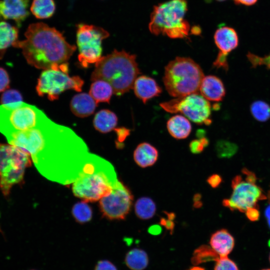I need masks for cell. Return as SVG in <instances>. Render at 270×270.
Masks as SVG:
<instances>
[{
	"label": "cell",
	"mask_w": 270,
	"mask_h": 270,
	"mask_svg": "<svg viewBox=\"0 0 270 270\" xmlns=\"http://www.w3.org/2000/svg\"><path fill=\"white\" fill-rule=\"evenodd\" d=\"M6 138L10 144L30 155L42 176L64 185L77 178L90 153L86 142L73 130L47 116L36 127Z\"/></svg>",
	"instance_id": "cell-1"
},
{
	"label": "cell",
	"mask_w": 270,
	"mask_h": 270,
	"mask_svg": "<svg viewBox=\"0 0 270 270\" xmlns=\"http://www.w3.org/2000/svg\"><path fill=\"white\" fill-rule=\"evenodd\" d=\"M26 39L18 40L14 46L20 48L27 62L39 69L68 72V60L76 50L56 29L43 22L30 24Z\"/></svg>",
	"instance_id": "cell-2"
},
{
	"label": "cell",
	"mask_w": 270,
	"mask_h": 270,
	"mask_svg": "<svg viewBox=\"0 0 270 270\" xmlns=\"http://www.w3.org/2000/svg\"><path fill=\"white\" fill-rule=\"evenodd\" d=\"M114 166L108 160L90 153L77 178L73 182L74 195L86 202H96L110 194L118 182Z\"/></svg>",
	"instance_id": "cell-3"
},
{
	"label": "cell",
	"mask_w": 270,
	"mask_h": 270,
	"mask_svg": "<svg viewBox=\"0 0 270 270\" xmlns=\"http://www.w3.org/2000/svg\"><path fill=\"white\" fill-rule=\"evenodd\" d=\"M140 73L136 55L114 50L96 63L90 80L107 82L112 86L114 94L120 96L133 88Z\"/></svg>",
	"instance_id": "cell-4"
},
{
	"label": "cell",
	"mask_w": 270,
	"mask_h": 270,
	"mask_svg": "<svg viewBox=\"0 0 270 270\" xmlns=\"http://www.w3.org/2000/svg\"><path fill=\"white\" fill-rule=\"evenodd\" d=\"M204 76L201 67L194 60L178 56L166 66L162 79L168 93L178 98L198 93Z\"/></svg>",
	"instance_id": "cell-5"
},
{
	"label": "cell",
	"mask_w": 270,
	"mask_h": 270,
	"mask_svg": "<svg viewBox=\"0 0 270 270\" xmlns=\"http://www.w3.org/2000/svg\"><path fill=\"white\" fill-rule=\"evenodd\" d=\"M186 10V0H170L155 6L150 15V32L172 38L186 37L190 28L184 19Z\"/></svg>",
	"instance_id": "cell-6"
},
{
	"label": "cell",
	"mask_w": 270,
	"mask_h": 270,
	"mask_svg": "<svg viewBox=\"0 0 270 270\" xmlns=\"http://www.w3.org/2000/svg\"><path fill=\"white\" fill-rule=\"evenodd\" d=\"M46 116L36 106L22 102L0 106V132L5 136L38 126Z\"/></svg>",
	"instance_id": "cell-7"
},
{
	"label": "cell",
	"mask_w": 270,
	"mask_h": 270,
	"mask_svg": "<svg viewBox=\"0 0 270 270\" xmlns=\"http://www.w3.org/2000/svg\"><path fill=\"white\" fill-rule=\"evenodd\" d=\"M30 158L28 153L15 146L0 144V188L5 196L23 180Z\"/></svg>",
	"instance_id": "cell-8"
},
{
	"label": "cell",
	"mask_w": 270,
	"mask_h": 270,
	"mask_svg": "<svg viewBox=\"0 0 270 270\" xmlns=\"http://www.w3.org/2000/svg\"><path fill=\"white\" fill-rule=\"evenodd\" d=\"M246 176L243 180L240 175H237L232 181V192L230 198L224 199L222 205L231 210H238L244 212L249 208H258L259 200L267 198L262 190L256 185L254 173L246 168L242 169Z\"/></svg>",
	"instance_id": "cell-9"
},
{
	"label": "cell",
	"mask_w": 270,
	"mask_h": 270,
	"mask_svg": "<svg viewBox=\"0 0 270 270\" xmlns=\"http://www.w3.org/2000/svg\"><path fill=\"white\" fill-rule=\"evenodd\" d=\"M160 106L167 112H180L198 124H208L212 122L210 104L208 100L198 93L176 98L160 104Z\"/></svg>",
	"instance_id": "cell-10"
},
{
	"label": "cell",
	"mask_w": 270,
	"mask_h": 270,
	"mask_svg": "<svg viewBox=\"0 0 270 270\" xmlns=\"http://www.w3.org/2000/svg\"><path fill=\"white\" fill-rule=\"evenodd\" d=\"M108 36V32L102 28L84 24L78 26V59L82 66L86 68L100 60L102 57V42Z\"/></svg>",
	"instance_id": "cell-11"
},
{
	"label": "cell",
	"mask_w": 270,
	"mask_h": 270,
	"mask_svg": "<svg viewBox=\"0 0 270 270\" xmlns=\"http://www.w3.org/2000/svg\"><path fill=\"white\" fill-rule=\"evenodd\" d=\"M84 80L78 76H70L68 72L60 70H45L40 74L36 87L40 96L46 94L50 100L58 99L60 94L67 90H82Z\"/></svg>",
	"instance_id": "cell-12"
},
{
	"label": "cell",
	"mask_w": 270,
	"mask_h": 270,
	"mask_svg": "<svg viewBox=\"0 0 270 270\" xmlns=\"http://www.w3.org/2000/svg\"><path fill=\"white\" fill-rule=\"evenodd\" d=\"M132 200L130 190L118 180L112 192L100 200V208L102 216L108 220H124L130 212Z\"/></svg>",
	"instance_id": "cell-13"
},
{
	"label": "cell",
	"mask_w": 270,
	"mask_h": 270,
	"mask_svg": "<svg viewBox=\"0 0 270 270\" xmlns=\"http://www.w3.org/2000/svg\"><path fill=\"white\" fill-rule=\"evenodd\" d=\"M29 0H0V20H10L18 26L29 15Z\"/></svg>",
	"instance_id": "cell-14"
},
{
	"label": "cell",
	"mask_w": 270,
	"mask_h": 270,
	"mask_svg": "<svg viewBox=\"0 0 270 270\" xmlns=\"http://www.w3.org/2000/svg\"><path fill=\"white\" fill-rule=\"evenodd\" d=\"M199 91L208 100L220 102L226 94V90L222 80L215 76H204L200 84Z\"/></svg>",
	"instance_id": "cell-15"
},
{
	"label": "cell",
	"mask_w": 270,
	"mask_h": 270,
	"mask_svg": "<svg viewBox=\"0 0 270 270\" xmlns=\"http://www.w3.org/2000/svg\"><path fill=\"white\" fill-rule=\"evenodd\" d=\"M132 88L136 96L144 104L149 100L158 96L162 92V89L156 80L146 76L138 77Z\"/></svg>",
	"instance_id": "cell-16"
},
{
	"label": "cell",
	"mask_w": 270,
	"mask_h": 270,
	"mask_svg": "<svg viewBox=\"0 0 270 270\" xmlns=\"http://www.w3.org/2000/svg\"><path fill=\"white\" fill-rule=\"evenodd\" d=\"M214 42L219 52L228 56L237 48L238 38L236 30L232 28L224 26L219 28L214 35Z\"/></svg>",
	"instance_id": "cell-17"
},
{
	"label": "cell",
	"mask_w": 270,
	"mask_h": 270,
	"mask_svg": "<svg viewBox=\"0 0 270 270\" xmlns=\"http://www.w3.org/2000/svg\"><path fill=\"white\" fill-rule=\"evenodd\" d=\"M212 248L221 257L228 256L234 246V239L226 229L215 232L210 236Z\"/></svg>",
	"instance_id": "cell-18"
},
{
	"label": "cell",
	"mask_w": 270,
	"mask_h": 270,
	"mask_svg": "<svg viewBox=\"0 0 270 270\" xmlns=\"http://www.w3.org/2000/svg\"><path fill=\"white\" fill-rule=\"evenodd\" d=\"M98 103L88 94L85 92L76 94L72 99L70 108L72 113L78 117L84 118L92 114Z\"/></svg>",
	"instance_id": "cell-19"
},
{
	"label": "cell",
	"mask_w": 270,
	"mask_h": 270,
	"mask_svg": "<svg viewBox=\"0 0 270 270\" xmlns=\"http://www.w3.org/2000/svg\"><path fill=\"white\" fill-rule=\"evenodd\" d=\"M158 152L157 149L148 142L139 144L134 152L136 163L142 168L150 166L157 161Z\"/></svg>",
	"instance_id": "cell-20"
},
{
	"label": "cell",
	"mask_w": 270,
	"mask_h": 270,
	"mask_svg": "<svg viewBox=\"0 0 270 270\" xmlns=\"http://www.w3.org/2000/svg\"><path fill=\"white\" fill-rule=\"evenodd\" d=\"M166 127L170 134L178 140L186 138L192 130V125L188 119L179 114L171 117L167 122Z\"/></svg>",
	"instance_id": "cell-21"
},
{
	"label": "cell",
	"mask_w": 270,
	"mask_h": 270,
	"mask_svg": "<svg viewBox=\"0 0 270 270\" xmlns=\"http://www.w3.org/2000/svg\"><path fill=\"white\" fill-rule=\"evenodd\" d=\"M18 34L17 28L5 21L0 22V58L7 48L14 46L18 40Z\"/></svg>",
	"instance_id": "cell-22"
},
{
	"label": "cell",
	"mask_w": 270,
	"mask_h": 270,
	"mask_svg": "<svg viewBox=\"0 0 270 270\" xmlns=\"http://www.w3.org/2000/svg\"><path fill=\"white\" fill-rule=\"evenodd\" d=\"M118 118L116 114L108 110H102L98 112L94 118V128L102 133H107L116 126Z\"/></svg>",
	"instance_id": "cell-23"
},
{
	"label": "cell",
	"mask_w": 270,
	"mask_h": 270,
	"mask_svg": "<svg viewBox=\"0 0 270 270\" xmlns=\"http://www.w3.org/2000/svg\"><path fill=\"white\" fill-rule=\"evenodd\" d=\"M114 90L111 85L107 82L98 80L92 84L89 94L98 104L100 102L109 103Z\"/></svg>",
	"instance_id": "cell-24"
},
{
	"label": "cell",
	"mask_w": 270,
	"mask_h": 270,
	"mask_svg": "<svg viewBox=\"0 0 270 270\" xmlns=\"http://www.w3.org/2000/svg\"><path fill=\"white\" fill-rule=\"evenodd\" d=\"M125 262L126 266L132 270H143L148 262L146 253L139 248H133L126 256Z\"/></svg>",
	"instance_id": "cell-25"
},
{
	"label": "cell",
	"mask_w": 270,
	"mask_h": 270,
	"mask_svg": "<svg viewBox=\"0 0 270 270\" xmlns=\"http://www.w3.org/2000/svg\"><path fill=\"white\" fill-rule=\"evenodd\" d=\"M56 9L53 0H34L30 6V11L36 18H47L52 16Z\"/></svg>",
	"instance_id": "cell-26"
},
{
	"label": "cell",
	"mask_w": 270,
	"mask_h": 270,
	"mask_svg": "<svg viewBox=\"0 0 270 270\" xmlns=\"http://www.w3.org/2000/svg\"><path fill=\"white\" fill-rule=\"evenodd\" d=\"M134 210L136 216L143 220L152 218L155 214L156 206L152 199L148 197H142L135 203Z\"/></svg>",
	"instance_id": "cell-27"
},
{
	"label": "cell",
	"mask_w": 270,
	"mask_h": 270,
	"mask_svg": "<svg viewBox=\"0 0 270 270\" xmlns=\"http://www.w3.org/2000/svg\"><path fill=\"white\" fill-rule=\"evenodd\" d=\"M219 258L220 256L211 246L203 244L194 250L191 258V262L196 266L208 262H216Z\"/></svg>",
	"instance_id": "cell-28"
},
{
	"label": "cell",
	"mask_w": 270,
	"mask_h": 270,
	"mask_svg": "<svg viewBox=\"0 0 270 270\" xmlns=\"http://www.w3.org/2000/svg\"><path fill=\"white\" fill-rule=\"evenodd\" d=\"M72 214L74 220L80 224L90 222L92 216V208L84 200L75 204L72 208Z\"/></svg>",
	"instance_id": "cell-29"
},
{
	"label": "cell",
	"mask_w": 270,
	"mask_h": 270,
	"mask_svg": "<svg viewBox=\"0 0 270 270\" xmlns=\"http://www.w3.org/2000/svg\"><path fill=\"white\" fill-rule=\"evenodd\" d=\"M253 117L260 122H266L270 118V106L262 100H256L250 106Z\"/></svg>",
	"instance_id": "cell-30"
},
{
	"label": "cell",
	"mask_w": 270,
	"mask_h": 270,
	"mask_svg": "<svg viewBox=\"0 0 270 270\" xmlns=\"http://www.w3.org/2000/svg\"><path fill=\"white\" fill-rule=\"evenodd\" d=\"M216 149L220 158H230L237 152L238 146L235 144L222 140L217 142Z\"/></svg>",
	"instance_id": "cell-31"
},
{
	"label": "cell",
	"mask_w": 270,
	"mask_h": 270,
	"mask_svg": "<svg viewBox=\"0 0 270 270\" xmlns=\"http://www.w3.org/2000/svg\"><path fill=\"white\" fill-rule=\"evenodd\" d=\"M22 96L20 92L15 90H9L6 91L1 98L2 104H6L22 102Z\"/></svg>",
	"instance_id": "cell-32"
},
{
	"label": "cell",
	"mask_w": 270,
	"mask_h": 270,
	"mask_svg": "<svg viewBox=\"0 0 270 270\" xmlns=\"http://www.w3.org/2000/svg\"><path fill=\"white\" fill-rule=\"evenodd\" d=\"M246 56L252 64V68H256L258 66L264 65L270 70V54L264 57H260L251 52H248Z\"/></svg>",
	"instance_id": "cell-33"
},
{
	"label": "cell",
	"mask_w": 270,
	"mask_h": 270,
	"mask_svg": "<svg viewBox=\"0 0 270 270\" xmlns=\"http://www.w3.org/2000/svg\"><path fill=\"white\" fill-rule=\"evenodd\" d=\"M214 270H239L236 263L228 256L221 257L216 261Z\"/></svg>",
	"instance_id": "cell-34"
},
{
	"label": "cell",
	"mask_w": 270,
	"mask_h": 270,
	"mask_svg": "<svg viewBox=\"0 0 270 270\" xmlns=\"http://www.w3.org/2000/svg\"><path fill=\"white\" fill-rule=\"evenodd\" d=\"M208 144V140L204 137H202L200 140H192L190 144V149L194 154H199L202 152Z\"/></svg>",
	"instance_id": "cell-35"
},
{
	"label": "cell",
	"mask_w": 270,
	"mask_h": 270,
	"mask_svg": "<svg viewBox=\"0 0 270 270\" xmlns=\"http://www.w3.org/2000/svg\"><path fill=\"white\" fill-rule=\"evenodd\" d=\"M226 57L227 56L218 52L216 60L213 63L214 66L217 68H222L225 70H227L228 65Z\"/></svg>",
	"instance_id": "cell-36"
},
{
	"label": "cell",
	"mask_w": 270,
	"mask_h": 270,
	"mask_svg": "<svg viewBox=\"0 0 270 270\" xmlns=\"http://www.w3.org/2000/svg\"><path fill=\"white\" fill-rule=\"evenodd\" d=\"M8 75L4 68H0V92H4L9 87Z\"/></svg>",
	"instance_id": "cell-37"
},
{
	"label": "cell",
	"mask_w": 270,
	"mask_h": 270,
	"mask_svg": "<svg viewBox=\"0 0 270 270\" xmlns=\"http://www.w3.org/2000/svg\"><path fill=\"white\" fill-rule=\"evenodd\" d=\"M94 270H118L116 266L108 260H99Z\"/></svg>",
	"instance_id": "cell-38"
},
{
	"label": "cell",
	"mask_w": 270,
	"mask_h": 270,
	"mask_svg": "<svg viewBox=\"0 0 270 270\" xmlns=\"http://www.w3.org/2000/svg\"><path fill=\"white\" fill-rule=\"evenodd\" d=\"M245 212L246 216L250 220L256 222L259 220L260 213L257 208H249L246 210Z\"/></svg>",
	"instance_id": "cell-39"
},
{
	"label": "cell",
	"mask_w": 270,
	"mask_h": 270,
	"mask_svg": "<svg viewBox=\"0 0 270 270\" xmlns=\"http://www.w3.org/2000/svg\"><path fill=\"white\" fill-rule=\"evenodd\" d=\"M208 183L212 188H217L221 184L222 179L220 176L218 174H213L210 176L207 179Z\"/></svg>",
	"instance_id": "cell-40"
},
{
	"label": "cell",
	"mask_w": 270,
	"mask_h": 270,
	"mask_svg": "<svg viewBox=\"0 0 270 270\" xmlns=\"http://www.w3.org/2000/svg\"><path fill=\"white\" fill-rule=\"evenodd\" d=\"M160 224L166 228L172 234L174 229V223L173 220H170L168 218L166 219L164 218H162L160 220Z\"/></svg>",
	"instance_id": "cell-41"
},
{
	"label": "cell",
	"mask_w": 270,
	"mask_h": 270,
	"mask_svg": "<svg viewBox=\"0 0 270 270\" xmlns=\"http://www.w3.org/2000/svg\"><path fill=\"white\" fill-rule=\"evenodd\" d=\"M148 232L152 234L158 235L161 232L162 228L158 224L152 225L149 228Z\"/></svg>",
	"instance_id": "cell-42"
},
{
	"label": "cell",
	"mask_w": 270,
	"mask_h": 270,
	"mask_svg": "<svg viewBox=\"0 0 270 270\" xmlns=\"http://www.w3.org/2000/svg\"><path fill=\"white\" fill-rule=\"evenodd\" d=\"M258 0H234L238 4H242L246 6H251L254 4Z\"/></svg>",
	"instance_id": "cell-43"
},
{
	"label": "cell",
	"mask_w": 270,
	"mask_h": 270,
	"mask_svg": "<svg viewBox=\"0 0 270 270\" xmlns=\"http://www.w3.org/2000/svg\"><path fill=\"white\" fill-rule=\"evenodd\" d=\"M164 213L167 216L168 218L173 220H174L176 216L174 212H165Z\"/></svg>",
	"instance_id": "cell-44"
},
{
	"label": "cell",
	"mask_w": 270,
	"mask_h": 270,
	"mask_svg": "<svg viewBox=\"0 0 270 270\" xmlns=\"http://www.w3.org/2000/svg\"><path fill=\"white\" fill-rule=\"evenodd\" d=\"M264 214L266 219L270 218V204L266 208Z\"/></svg>",
	"instance_id": "cell-45"
},
{
	"label": "cell",
	"mask_w": 270,
	"mask_h": 270,
	"mask_svg": "<svg viewBox=\"0 0 270 270\" xmlns=\"http://www.w3.org/2000/svg\"><path fill=\"white\" fill-rule=\"evenodd\" d=\"M188 270H205L204 268L199 266H194Z\"/></svg>",
	"instance_id": "cell-46"
},
{
	"label": "cell",
	"mask_w": 270,
	"mask_h": 270,
	"mask_svg": "<svg viewBox=\"0 0 270 270\" xmlns=\"http://www.w3.org/2000/svg\"><path fill=\"white\" fill-rule=\"evenodd\" d=\"M267 196H268V202H270V189L268 192Z\"/></svg>",
	"instance_id": "cell-47"
},
{
	"label": "cell",
	"mask_w": 270,
	"mask_h": 270,
	"mask_svg": "<svg viewBox=\"0 0 270 270\" xmlns=\"http://www.w3.org/2000/svg\"><path fill=\"white\" fill-rule=\"evenodd\" d=\"M267 222L269 228H270V218L267 219Z\"/></svg>",
	"instance_id": "cell-48"
},
{
	"label": "cell",
	"mask_w": 270,
	"mask_h": 270,
	"mask_svg": "<svg viewBox=\"0 0 270 270\" xmlns=\"http://www.w3.org/2000/svg\"><path fill=\"white\" fill-rule=\"evenodd\" d=\"M268 245L270 247V240L268 242Z\"/></svg>",
	"instance_id": "cell-49"
},
{
	"label": "cell",
	"mask_w": 270,
	"mask_h": 270,
	"mask_svg": "<svg viewBox=\"0 0 270 270\" xmlns=\"http://www.w3.org/2000/svg\"><path fill=\"white\" fill-rule=\"evenodd\" d=\"M270 270V268H267V269H263V270Z\"/></svg>",
	"instance_id": "cell-50"
},
{
	"label": "cell",
	"mask_w": 270,
	"mask_h": 270,
	"mask_svg": "<svg viewBox=\"0 0 270 270\" xmlns=\"http://www.w3.org/2000/svg\"><path fill=\"white\" fill-rule=\"evenodd\" d=\"M269 260H270V256H269Z\"/></svg>",
	"instance_id": "cell-51"
},
{
	"label": "cell",
	"mask_w": 270,
	"mask_h": 270,
	"mask_svg": "<svg viewBox=\"0 0 270 270\" xmlns=\"http://www.w3.org/2000/svg\"><path fill=\"white\" fill-rule=\"evenodd\" d=\"M218 0L222 1V0Z\"/></svg>",
	"instance_id": "cell-52"
},
{
	"label": "cell",
	"mask_w": 270,
	"mask_h": 270,
	"mask_svg": "<svg viewBox=\"0 0 270 270\" xmlns=\"http://www.w3.org/2000/svg\"></svg>",
	"instance_id": "cell-53"
},
{
	"label": "cell",
	"mask_w": 270,
	"mask_h": 270,
	"mask_svg": "<svg viewBox=\"0 0 270 270\" xmlns=\"http://www.w3.org/2000/svg\"></svg>",
	"instance_id": "cell-54"
}]
</instances>
